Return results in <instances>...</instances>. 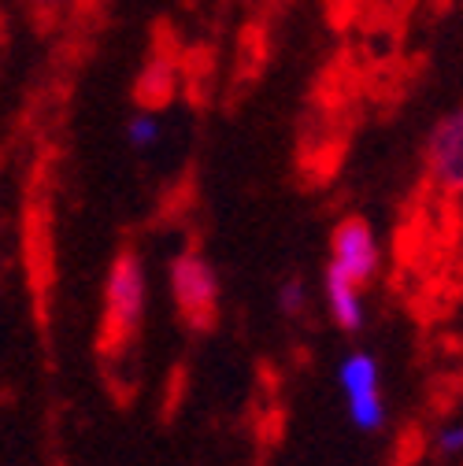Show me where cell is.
<instances>
[{
    "instance_id": "6da1fadb",
    "label": "cell",
    "mask_w": 463,
    "mask_h": 466,
    "mask_svg": "<svg viewBox=\"0 0 463 466\" xmlns=\"http://www.w3.org/2000/svg\"><path fill=\"white\" fill-rule=\"evenodd\" d=\"M337 385L349 403V419L356 430H382L386 426V396H382V370L371 352H353L337 367Z\"/></svg>"
},
{
    "instance_id": "7a4b0ae2",
    "label": "cell",
    "mask_w": 463,
    "mask_h": 466,
    "mask_svg": "<svg viewBox=\"0 0 463 466\" xmlns=\"http://www.w3.org/2000/svg\"><path fill=\"white\" fill-rule=\"evenodd\" d=\"M145 311V270L134 256H119L108 274V297H104V333L108 340L130 337Z\"/></svg>"
},
{
    "instance_id": "3957f363",
    "label": "cell",
    "mask_w": 463,
    "mask_h": 466,
    "mask_svg": "<svg viewBox=\"0 0 463 466\" xmlns=\"http://www.w3.org/2000/svg\"><path fill=\"white\" fill-rule=\"evenodd\" d=\"M170 293H175V304L190 326H208L215 319L219 281H215V270L208 267V259H201L193 252L179 256L175 267H170Z\"/></svg>"
},
{
    "instance_id": "277c9868",
    "label": "cell",
    "mask_w": 463,
    "mask_h": 466,
    "mask_svg": "<svg viewBox=\"0 0 463 466\" xmlns=\"http://www.w3.org/2000/svg\"><path fill=\"white\" fill-rule=\"evenodd\" d=\"M378 238L364 218H345L337 222L334 238H330V267H337L341 274H349L353 281L367 285L378 274Z\"/></svg>"
},
{
    "instance_id": "5b68a950",
    "label": "cell",
    "mask_w": 463,
    "mask_h": 466,
    "mask_svg": "<svg viewBox=\"0 0 463 466\" xmlns=\"http://www.w3.org/2000/svg\"><path fill=\"white\" fill-rule=\"evenodd\" d=\"M427 167H430V178L459 197L463 193V111H452L434 127L430 145H427Z\"/></svg>"
},
{
    "instance_id": "8992f818",
    "label": "cell",
    "mask_w": 463,
    "mask_h": 466,
    "mask_svg": "<svg viewBox=\"0 0 463 466\" xmlns=\"http://www.w3.org/2000/svg\"><path fill=\"white\" fill-rule=\"evenodd\" d=\"M323 289H326V308H330V319L337 322V329L356 333L364 326V293H360V281H353L349 274H341L337 267H326Z\"/></svg>"
},
{
    "instance_id": "52a82bcc",
    "label": "cell",
    "mask_w": 463,
    "mask_h": 466,
    "mask_svg": "<svg viewBox=\"0 0 463 466\" xmlns=\"http://www.w3.org/2000/svg\"><path fill=\"white\" fill-rule=\"evenodd\" d=\"M130 141L138 145V148H149L156 137H159V123L152 119V115H138V119H130Z\"/></svg>"
},
{
    "instance_id": "ba28073f",
    "label": "cell",
    "mask_w": 463,
    "mask_h": 466,
    "mask_svg": "<svg viewBox=\"0 0 463 466\" xmlns=\"http://www.w3.org/2000/svg\"><path fill=\"white\" fill-rule=\"evenodd\" d=\"M437 451H441V455H463V422L445 426V430L437 433Z\"/></svg>"
},
{
    "instance_id": "9c48e42d",
    "label": "cell",
    "mask_w": 463,
    "mask_h": 466,
    "mask_svg": "<svg viewBox=\"0 0 463 466\" xmlns=\"http://www.w3.org/2000/svg\"><path fill=\"white\" fill-rule=\"evenodd\" d=\"M278 304H282L285 315H301V308H304V289H301L297 281H289L282 293H278Z\"/></svg>"
},
{
    "instance_id": "30bf717a",
    "label": "cell",
    "mask_w": 463,
    "mask_h": 466,
    "mask_svg": "<svg viewBox=\"0 0 463 466\" xmlns=\"http://www.w3.org/2000/svg\"><path fill=\"white\" fill-rule=\"evenodd\" d=\"M37 8H56V5H64V0H34Z\"/></svg>"
}]
</instances>
